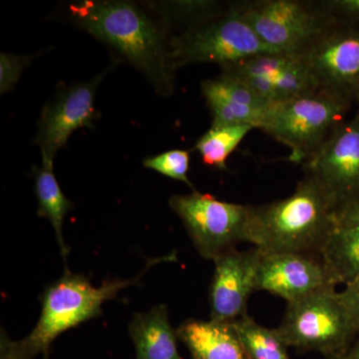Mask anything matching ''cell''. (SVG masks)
Instances as JSON below:
<instances>
[{"label": "cell", "instance_id": "1", "mask_svg": "<svg viewBox=\"0 0 359 359\" xmlns=\"http://www.w3.org/2000/svg\"><path fill=\"white\" fill-rule=\"evenodd\" d=\"M69 11L78 27L121 54L158 93H173L176 70L170 60V40L140 7L119 0H84L71 4Z\"/></svg>", "mask_w": 359, "mask_h": 359}, {"label": "cell", "instance_id": "2", "mask_svg": "<svg viewBox=\"0 0 359 359\" xmlns=\"http://www.w3.org/2000/svg\"><path fill=\"white\" fill-rule=\"evenodd\" d=\"M335 226L334 203L316 180L304 174L285 199L250 205L245 242L263 255L320 256Z\"/></svg>", "mask_w": 359, "mask_h": 359}, {"label": "cell", "instance_id": "3", "mask_svg": "<svg viewBox=\"0 0 359 359\" xmlns=\"http://www.w3.org/2000/svg\"><path fill=\"white\" fill-rule=\"evenodd\" d=\"M175 261L176 252L149 259L136 278L127 280H107L99 287H94L84 276L74 275L66 269L60 278L45 289L41 314L27 337L15 341L2 332L0 358L33 359L39 354L48 358L52 342L59 335L100 316L104 302L115 299L120 290L140 282L142 276L155 264Z\"/></svg>", "mask_w": 359, "mask_h": 359}, {"label": "cell", "instance_id": "4", "mask_svg": "<svg viewBox=\"0 0 359 359\" xmlns=\"http://www.w3.org/2000/svg\"><path fill=\"white\" fill-rule=\"evenodd\" d=\"M351 103L325 92L271 103L259 129L290 148V162L306 163L344 123Z\"/></svg>", "mask_w": 359, "mask_h": 359}, {"label": "cell", "instance_id": "5", "mask_svg": "<svg viewBox=\"0 0 359 359\" xmlns=\"http://www.w3.org/2000/svg\"><path fill=\"white\" fill-rule=\"evenodd\" d=\"M276 330L289 348L314 351L325 358L344 355L358 337L334 285L287 302Z\"/></svg>", "mask_w": 359, "mask_h": 359}, {"label": "cell", "instance_id": "6", "mask_svg": "<svg viewBox=\"0 0 359 359\" xmlns=\"http://www.w3.org/2000/svg\"><path fill=\"white\" fill-rule=\"evenodd\" d=\"M174 69L193 63H217L222 68L264 53H273L243 18L237 4L202 25L170 39Z\"/></svg>", "mask_w": 359, "mask_h": 359}, {"label": "cell", "instance_id": "7", "mask_svg": "<svg viewBox=\"0 0 359 359\" xmlns=\"http://www.w3.org/2000/svg\"><path fill=\"white\" fill-rule=\"evenodd\" d=\"M169 205L203 259L214 262L245 242L250 205L224 202L198 191L172 196Z\"/></svg>", "mask_w": 359, "mask_h": 359}, {"label": "cell", "instance_id": "8", "mask_svg": "<svg viewBox=\"0 0 359 359\" xmlns=\"http://www.w3.org/2000/svg\"><path fill=\"white\" fill-rule=\"evenodd\" d=\"M236 4L257 37L273 52L302 53L332 25L316 2L257 0Z\"/></svg>", "mask_w": 359, "mask_h": 359}, {"label": "cell", "instance_id": "9", "mask_svg": "<svg viewBox=\"0 0 359 359\" xmlns=\"http://www.w3.org/2000/svg\"><path fill=\"white\" fill-rule=\"evenodd\" d=\"M299 54L318 91L358 102L359 28L332 25Z\"/></svg>", "mask_w": 359, "mask_h": 359}, {"label": "cell", "instance_id": "10", "mask_svg": "<svg viewBox=\"0 0 359 359\" xmlns=\"http://www.w3.org/2000/svg\"><path fill=\"white\" fill-rule=\"evenodd\" d=\"M335 210L359 199V117L341 123L320 150L304 163Z\"/></svg>", "mask_w": 359, "mask_h": 359}, {"label": "cell", "instance_id": "11", "mask_svg": "<svg viewBox=\"0 0 359 359\" xmlns=\"http://www.w3.org/2000/svg\"><path fill=\"white\" fill-rule=\"evenodd\" d=\"M112 67L110 65L89 81L60 90L53 100L45 105L37 122L35 138L42 161L53 162L73 132L93 127L94 119L98 117L94 105L97 89Z\"/></svg>", "mask_w": 359, "mask_h": 359}, {"label": "cell", "instance_id": "12", "mask_svg": "<svg viewBox=\"0 0 359 359\" xmlns=\"http://www.w3.org/2000/svg\"><path fill=\"white\" fill-rule=\"evenodd\" d=\"M261 250L237 249L217 257L210 287V320L231 323L248 313L250 295L257 292Z\"/></svg>", "mask_w": 359, "mask_h": 359}, {"label": "cell", "instance_id": "13", "mask_svg": "<svg viewBox=\"0 0 359 359\" xmlns=\"http://www.w3.org/2000/svg\"><path fill=\"white\" fill-rule=\"evenodd\" d=\"M334 285L318 255H263L257 276V292H268L292 302Z\"/></svg>", "mask_w": 359, "mask_h": 359}, {"label": "cell", "instance_id": "14", "mask_svg": "<svg viewBox=\"0 0 359 359\" xmlns=\"http://www.w3.org/2000/svg\"><path fill=\"white\" fill-rule=\"evenodd\" d=\"M201 88L211 111L214 128L250 125L259 129L271 105L229 71L223 70L218 77L205 80Z\"/></svg>", "mask_w": 359, "mask_h": 359}, {"label": "cell", "instance_id": "15", "mask_svg": "<svg viewBox=\"0 0 359 359\" xmlns=\"http://www.w3.org/2000/svg\"><path fill=\"white\" fill-rule=\"evenodd\" d=\"M176 332L191 359H247L231 323L190 318Z\"/></svg>", "mask_w": 359, "mask_h": 359}, {"label": "cell", "instance_id": "16", "mask_svg": "<svg viewBox=\"0 0 359 359\" xmlns=\"http://www.w3.org/2000/svg\"><path fill=\"white\" fill-rule=\"evenodd\" d=\"M129 334L136 349V359H183L178 351V335L169 321L164 304L147 313L135 314Z\"/></svg>", "mask_w": 359, "mask_h": 359}, {"label": "cell", "instance_id": "17", "mask_svg": "<svg viewBox=\"0 0 359 359\" xmlns=\"http://www.w3.org/2000/svg\"><path fill=\"white\" fill-rule=\"evenodd\" d=\"M320 257L337 287L358 278L359 226H335L321 249Z\"/></svg>", "mask_w": 359, "mask_h": 359}, {"label": "cell", "instance_id": "18", "mask_svg": "<svg viewBox=\"0 0 359 359\" xmlns=\"http://www.w3.org/2000/svg\"><path fill=\"white\" fill-rule=\"evenodd\" d=\"M33 176L39 204L37 215L50 222L60 247L61 256L66 262L69 249L63 238V223L66 215L73 209V203L66 197L59 186L54 175L53 162L42 161L41 167H33Z\"/></svg>", "mask_w": 359, "mask_h": 359}, {"label": "cell", "instance_id": "19", "mask_svg": "<svg viewBox=\"0 0 359 359\" xmlns=\"http://www.w3.org/2000/svg\"><path fill=\"white\" fill-rule=\"evenodd\" d=\"M247 359H292L289 347L276 328L257 323L249 313L231 323Z\"/></svg>", "mask_w": 359, "mask_h": 359}, {"label": "cell", "instance_id": "20", "mask_svg": "<svg viewBox=\"0 0 359 359\" xmlns=\"http://www.w3.org/2000/svg\"><path fill=\"white\" fill-rule=\"evenodd\" d=\"M252 129L256 128L250 125L211 127L198 140L195 149L205 165L226 171V160Z\"/></svg>", "mask_w": 359, "mask_h": 359}, {"label": "cell", "instance_id": "21", "mask_svg": "<svg viewBox=\"0 0 359 359\" xmlns=\"http://www.w3.org/2000/svg\"><path fill=\"white\" fill-rule=\"evenodd\" d=\"M273 85L278 97L276 102L318 91L316 81L299 53L294 54L289 65L276 76Z\"/></svg>", "mask_w": 359, "mask_h": 359}, {"label": "cell", "instance_id": "22", "mask_svg": "<svg viewBox=\"0 0 359 359\" xmlns=\"http://www.w3.org/2000/svg\"><path fill=\"white\" fill-rule=\"evenodd\" d=\"M211 0H186L170 1L161 4V13L167 20H176L185 23L187 29L202 25L224 13L230 7Z\"/></svg>", "mask_w": 359, "mask_h": 359}, {"label": "cell", "instance_id": "23", "mask_svg": "<svg viewBox=\"0 0 359 359\" xmlns=\"http://www.w3.org/2000/svg\"><path fill=\"white\" fill-rule=\"evenodd\" d=\"M190 153L186 150H171L162 154L147 157L143 161L144 167L153 170L157 173L164 175L169 178L183 182L196 191L189 179L190 170Z\"/></svg>", "mask_w": 359, "mask_h": 359}, {"label": "cell", "instance_id": "24", "mask_svg": "<svg viewBox=\"0 0 359 359\" xmlns=\"http://www.w3.org/2000/svg\"><path fill=\"white\" fill-rule=\"evenodd\" d=\"M316 4L330 25L359 28V0H321Z\"/></svg>", "mask_w": 359, "mask_h": 359}, {"label": "cell", "instance_id": "25", "mask_svg": "<svg viewBox=\"0 0 359 359\" xmlns=\"http://www.w3.org/2000/svg\"><path fill=\"white\" fill-rule=\"evenodd\" d=\"M37 57L33 55L20 56L2 52L0 54V92L7 93L14 89L23 70Z\"/></svg>", "mask_w": 359, "mask_h": 359}, {"label": "cell", "instance_id": "26", "mask_svg": "<svg viewBox=\"0 0 359 359\" xmlns=\"http://www.w3.org/2000/svg\"><path fill=\"white\" fill-rule=\"evenodd\" d=\"M340 299L346 308L356 334H359V278L344 285L339 292Z\"/></svg>", "mask_w": 359, "mask_h": 359}, {"label": "cell", "instance_id": "27", "mask_svg": "<svg viewBox=\"0 0 359 359\" xmlns=\"http://www.w3.org/2000/svg\"><path fill=\"white\" fill-rule=\"evenodd\" d=\"M337 226H359V199L335 210Z\"/></svg>", "mask_w": 359, "mask_h": 359}, {"label": "cell", "instance_id": "28", "mask_svg": "<svg viewBox=\"0 0 359 359\" xmlns=\"http://www.w3.org/2000/svg\"><path fill=\"white\" fill-rule=\"evenodd\" d=\"M340 359H359V334Z\"/></svg>", "mask_w": 359, "mask_h": 359}, {"label": "cell", "instance_id": "29", "mask_svg": "<svg viewBox=\"0 0 359 359\" xmlns=\"http://www.w3.org/2000/svg\"><path fill=\"white\" fill-rule=\"evenodd\" d=\"M341 356H342V355H339V356H332V358H325V359H340V358H341Z\"/></svg>", "mask_w": 359, "mask_h": 359}, {"label": "cell", "instance_id": "30", "mask_svg": "<svg viewBox=\"0 0 359 359\" xmlns=\"http://www.w3.org/2000/svg\"><path fill=\"white\" fill-rule=\"evenodd\" d=\"M358 104V112H356V114L355 115H358V117H359V98H358V102H356Z\"/></svg>", "mask_w": 359, "mask_h": 359}, {"label": "cell", "instance_id": "31", "mask_svg": "<svg viewBox=\"0 0 359 359\" xmlns=\"http://www.w3.org/2000/svg\"><path fill=\"white\" fill-rule=\"evenodd\" d=\"M2 359H18V358H2ZM43 359H48V358H44Z\"/></svg>", "mask_w": 359, "mask_h": 359}]
</instances>
